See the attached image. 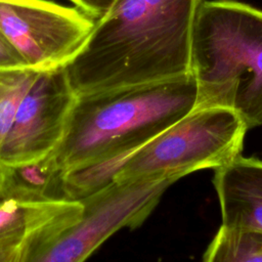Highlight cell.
I'll return each instance as SVG.
<instances>
[{
    "label": "cell",
    "instance_id": "obj_1",
    "mask_svg": "<svg viewBox=\"0 0 262 262\" xmlns=\"http://www.w3.org/2000/svg\"><path fill=\"white\" fill-rule=\"evenodd\" d=\"M202 0H115L64 67L78 97L168 80L190 72Z\"/></svg>",
    "mask_w": 262,
    "mask_h": 262
},
{
    "label": "cell",
    "instance_id": "obj_2",
    "mask_svg": "<svg viewBox=\"0 0 262 262\" xmlns=\"http://www.w3.org/2000/svg\"><path fill=\"white\" fill-rule=\"evenodd\" d=\"M198 105L189 72L131 88L78 97L66 135L47 159L63 175L125 152H134Z\"/></svg>",
    "mask_w": 262,
    "mask_h": 262
},
{
    "label": "cell",
    "instance_id": "obj_3",
    "mask_svg": "<svg viewBox=\"0 0 262 262\" xmlns=\"http://www.w3.org/2000/svg\"><path fill=\"white\" fill-rule=\"evenodd\" d=\"M190 73L196 106L235 112L262 125V10L234 0H202L194 17Z\"/></svg>",
    "mask_w": 262,
    "mask_h": 262
},
{
    "label": "cell",
    "instance_id": "obj_4",
    "mask_svg": "<svg viewBox=\"0 0 262 262\" xmlns=\"http://www.w3.org/2000/svg\"><path fill=\"white\" fill-rule=\"evenodd\" d=\"M248 127L233 111L195 106L134 151L113 181L172 179L218 168L241 155Z\"/></svg>",
    "mask_w": 262,
    "mask_h": 262
},
{
    "label": "cell",
    "instance_id": "obj_5",
    "mask_svg": "<svg viewBox=\"0 0 262 262\" xmlns=\"http://www.w3.org/2000/svg\"><path fill=\"white\" fill-rule=\"evenodd\" d=\"M172 179L112 181L80 200L84 206L80 220L34 262H81L122 228L139 227L150 215Z\"/></svg>",
    "mask_w": 262,
    "mask_h": 262
},
{
    "label": "cell",
    "instance_id": "obj_6",
    "mask_svg": "<svg viewBox=\"0 0 262 262\" xmlns=\"http://www.w3.org/2000/svg\"><path fill=\"white\" fill-rule=\"evenodd\" d=\"M95 18L49 0H0V32L32 69L67 67L82 50Z\"/></svg>",
    "mask_w": 262,
    "mask_h": 262
},
{
    "label": "cell",
    "instance_id": "obj_7",
    "mask_svg": "<svg viewBox=\"0 0 262 262\" xmlns=\"http://www.w3.org/2000/svg\"><path fill=\"white\" fill-rule=\"evenodd\" d=\"M78 100L64 69L42 72L23 98L0 155V166L41 162L61 143Z\"/></svg>",
    "mask_w": 262,
    "mask_h": 262
},
{
    "label": "cell",
    "instance_id": "obj_8",
    "mask_svg": "<svg viewBox=\"0 0 262 262\" xmlns=\"http://www.w3.org/2000/svg\"><path fill=\"white\" fill-rule=\"evenodd\" d=\"M80 200L0 195V262H34L82 217Z\"/></svg>",
    "mask_w": 262,
    "mask_h": 262
},
{
    "label": "cell",
    "instance_id": "obj_9",
    "mask_svg": "<svg viewBox=\"0 0 262 262\" xmlns=\"http://www.w3.org/2000/svg\"><path fill=\"white\" fill-rule=\"evenodd\" d=\"M221 225L262 231V160L241 155L215 169Z\"/></svg>",
    "mask_w": 262,
    "mask_h": 262
},
{
    "label": "cell",
    "instance_id": "obj_10",
    "mask_svg": "<svg viewBox=\"0 0 262 262\" xmlns=\"http://www.w3.org/2000/svg\"><path fill=\"white\" fill-rule=\"evenodd\" d=\"M206 262H262V231L221 225L203 255Z\"/></svg>",
    "mask_w": 262,
    "mask_h": 262
},
{
    "label": "cell",
    "instance_id": "obj_11",
    "mask_svg": "<svg viewBox=\"0 0 262 262\" xmlns=\"http://www.w3.org/2000/svg\"><path fill=\"white\" fill-rule=\"evenodd\" d=\"M41 73L30 67L0 69V155L19 104Z\"/></svg>",
    "mask_w": 262,
    "mask_h": 262
},
{
    "label": "cell",
    "instance_id": "obj_12",
    "mask_svg": "<svg viewBox=\"0 0 262 262\" xmlns=\"http://www.w3.org/2000/svg\"><path fill=\"white\" fill-rule=\"evenodd\" d=\"M28 67L17 51L0 32V69Z\"/></svg>",
    "mask_w": 262,
    "mask_h": 262
},
{
    "label": "cell",
    "instance_id": "obj_13",
    "mask_svg": "<svg viewBox=\"0 0 262 262\" xmlns=\"http://www.w3.org/2000/svg\"><path fill=\"white\" fill-rule=\"evenodd\" d=\"M74 3L78 8L92 16L99 18L112 6L115 0H69Z\"/></svg>",
    "mask_w": 262,
    "mask_h": 262
},
{
    "label": "cell",
    "instance_id": "obj_14",
    "mask_svg": "<svg viewBox=\"0 0 262 262\" xmlns=\"http://www.w3.org/2000/svg\"><path fill=\"white\" fill-rule=\"evenodd\" d=\"M5 177H6V171L5 168L0 166V194L2 192L3 186H4V182H5Z\"/></svg>",
    "mask_w": 262,
    "mask_h": 262
}]
</instances>
